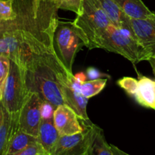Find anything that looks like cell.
I'll return each mask as SVG.
<instances>
[{"label":"cell","instance_id":"6da1fadb","mask_svg":"<svg viewBox=\"0 0 155 155\" xmlns=\"http://www.w3.org/2000/svg\"><path fill=\"white\" fill-rule=\"evenodd\" d=\"M15 18L0 34V54L25 70L36 59L54 53L59 22L58 0H12Z\"/></svg>","mask_w":155,"mask_h":155},{"label":"cell","instance_id":"7a4b0ae2","mask_svg":"<svg viewBox=\"0 0 155 155\" xmlns=\"http://www.w3.org/2000/svg\"><path fill=\"white\" fill-rule=\"evenodd\" d=\"M24 71L28 91L39 94L46 103L54 108L64 104L58 75L64 71H68L55 53L38 58Z\"/></svg>","mask_w":155,"mask_h":155},{"label":"cell","instance_id":"3957f363","mask_svg":"<svg viewBox=\"0 0 155 155\" xmlns=\"http://www.w3.org/2000/svg\"><path fill=\"white\" fill-rule=\"evenodd\" d=\"M71 24L84 46L93 49L97 39L112 24L97 0H81L80 10Z\"/></svg>","mask_w":155,"mask_h":155},{"label":"cell","instance_id":"277c9868","mask_svg":"<svg viewBox=\"0 0 155 155\" xmlns=\"http://www.w3.org/2000/svg\"><path fill=\"white\" fill-rule=\"evenodd\" d=\"M94 48H102L120 54L133 64L143 61H148L151 58L133 36L112 24L108 26L97 39Z\"/></svg>","mask_w":155,"mask_h":155},{"label":"cell","instance_id":"5b68a950","mask_svg":"<svg viewBox=\"0 0 155 155\" xmlns=\"http://www.w3.org/2000/svg\"><path fill=\"white\" fill-rule=\"evenodd\" d=\"M28 93L25 71L10 60V69L2 86V105L11 116H15L21 110Z\"/></svg>","mask_w":155,"mask_h":155},{"label":"cell","instance_id":"8992f818","mask_svg":"<svg viewBox=\"0 0 155 155\" xmlns=\"http://www.w3.org/2000/svg\"><path fill=\"white\" fill-rule=\"evenodd\" d=\"M83 46L84 44L74 30L71 22L59 21L53 35V50L56 58L71 74L76 54Z\"/></svg>","mask_w":155,"mask_h":155},{"label":"cell","instance_id":"52a82bcc","mask_svg":"<svg viewBox=\"0 0 155 155\" xmlns=\"http://www.w3.org/2000/svg\"><path fill=\"white\" fill-rule=\"evenodd\" d=\"M74 80L75 77L67 71L60 73L58 75V80L64 104L71 107L75 112L82 127L84 128L92 125L87 114L88 98L84 97L73 86Z\"/></svg>","mask_w":155,"mask_h":155},{"label":"cell","instance_id":"ba28073f","mask_svg":"<svg viewBox=\"0 0 155 155\" xmlns=\"http://www.w3.org/2000/svg\"><path fill=\"white\" fill-rule=\"evenodd\" d=\"M45 101L36 92H30L21 110L15 116L18 129L37 137L38 128L43 115Z\"/></svg>","mask_w":155,"mask_h":155},{"label":"cell","instance_id":"9c48e42d","mask_svg":"<svg viewBox=\"0 0 155 155\" xmlns=\"http://www.w3.org/2000/svg\"><path fill=\"white\" fill-rule=\"evenodd\" d=\"M94 124L84 127L82 133L72 136H59L57 143L47 155H88L94 133Z\"/></svg>","mask_w":155,"mask_h":155},{"label":"cell","instance_id":"30bf717a","mask_svg":"<svg viewBox=\"0 0 155 155\" xmlns=\"http://www.w3.org/2000/svg\"><path fill=\"white\" fill-rule=\"evenodd\" d=\"M129 25V34L152 57L155 52V12L145 18H130Z\"/></svg>","mask_w":155,"mask_h":155},{"label":"cell","instance_id":"8fae6325","mask_svg":"<svg viewBox=\"0 0 155 155\" xmlns=\"http://www.w3.org/2000/svg\"><path fill=\"white\" fill-rule=\"evenodd\" d=\"M53 123L59 136H72L82 133L84 130L75 112L65 104L54 109Z\"/></svg>","mask_w":155,"mask_h":155},{"label":"cell","instance_id":"7c38bea8","mask_svg":"<svg viewBox=\"0 0 155 155\" xmlns=\"http://www.w3.org/2000/svg\"><path fill=\"white\" fill-rule=\"evenodd\" d=\"M59 139V135L53 123V115L42 116L39 128L37 139L47 154H50Z\"/></svg>","mask_w":155,"mask_h":155},{"label":"cell","instance_id":"4fadbf2b","mask_svg":"<svg viewBox=\"0 0 155 155\" xmlns=\"http://www.w3.org/2000/svg\"><path fill=\"white\" fill-rule=\"evenodd\" d=\"M101 8L115 27L125 30L127 33L130 31L129 19L113 0H97Z\"/></svg>","mask_w":155,"mask_h":155},{"label":"cell","instance_id":"5bb4252c","mask_svg":"<svg viewBox=\"0 0 155 155\" xmlns=\"http://www.w3.org/2000/svg\"><path fill=\"white\" fill-rule=\"evenodd\" d=\"M134 98L140 105L155 110V80L141 77Z\"/></svg>","mask_w":155,"mask_h":155},{"label":"cell","instance_id":"9a60e30c","mask_svg":"<svg viewBox=\"0 0 155 155\" xmlns=\"http://www.w3.org/2000/svg\"><path fill=\"white\" fill-rule=\"evenodd\" d=\"M122 11L132 19L145 18L153 13L142 0H113Z\"/></svg>","mask_w":155,"mask_h":155},{"label":"cell","instance_id":"2e32d148","mask_svg":"<svg viewBox=\"0 0 155 155\" xmlns=\"http://www.w3.org/2000/svg\"><path fill=\"white\" fill-rule=\"evenodd\" d=\"M36 142H38L37 137L21 131L18 127L14 131L2 155L15 154Z\"/></svg>","mask_w":155,"mask_h":155},{"label":"cell","instance_id":"e0dca14e","mask_svg":"<svg viewBox=\"0 0 155 155\" xmlns=\"http://www.w3.org/2000/svg\"><path fill=\"white\" fill-rule=\"evenodd\" d=\"M88 155H114L109 144L105 139L102 129L94 125L92 139L88 148Z\"/></svg>","mask_w":155,"mask_h":155},{"label":"cell","instance_id":"ac0fdd59","mask_svg":"<svg viewBox=\"0 0 155 155\" xmlns=\"http://www.w3.org/2000/svg\"><path fill=\"white\" fill-rule=\"evenodd\" d=\"M18 127L15 117L11 116L3 107V120L0 125V155L3 154L14 131Z\"/></svg>","mask_w":155,"mask_h":155},{"label":"cell","instance_id":"d6986e66","mask_svg":"<svg viewBox=\"0 0 155 155\" xmlns=\"http://www.w3.org/2000/svg\"><path fill=\"white\" fill-rule=\"evenodd\" d=\"M107 79H95L89 81H80L75 77L73 86L84 97L88 98L100 93L106 85Z\"/></svg>","mask_w":155,"mask_h":155},{"label":"cell","instance_id":"ffe728a7","mask_svg":"<svg viewBox=\"0 0 155 155\" xmlns=\"http://www.w3.org/2000/svg\"><path fill=\"white\" fill-rule=\"evenodd\" d=\"M15 16L12 0H0V24L5 27V24L13 21Z\"/></svg>","mask_w":155,"mask_h":155},{"label":"cell","instance_id":"44dd1931","mask_svg":"<svg viewBox=\"0 0 155 155\" xmlns=\"http://www.w3.org/2000/svg\"><path fill=\"white\" fill-rule=\"evenodd\" d=\"M117 84L130 96L134 97L138 89V80L132 77H124L117 81Z\"/></svg>","mask_w":155,"mask_h":155},{"label":"cell","instance_id":"7402d4cb","mask_svg":"<svg viewBox=\"0 0 155 155\" xmlns=\"http://www.w3.org/2000/svg\"><path fill=\"white\" fill-rule=\"evenodd\" d=\"M46 152L42 145L39 143V142H36L35 143L32 144L30 146L27 147L26 148L23 149L22 151H18L13 154L9 155H47Z\"/></svg>","mask_w":155,"mask_h":155},{"label":"cell","instance_id":"603a6c76","mask_svg":"<svg viewBox=\"0 0 155 155\" xmlns=\"http://www.w3.org/2000/svg\"><path fill=\"white\" fill-rule=\"evenodd\" d=\"M59 8L71 11L77 15L80 10L81 0H58Z\"/></svg>","mask_w":155,"mask_h":155},{"label":"cell","instance_id":"cb8c5ba5","mask_svg":"<svg viewBox=\"0 0 155 155\" xmlns=\"http://www.w3.org/2000/svg\"><path fill=\"white\" fill-rule=\"evenodd\" d=\"M10 69V59L7 56L0 54V82L3 86Z\"/></svg>","mask_w":155,"mask_h":155},{"label":"cell","instance_id":"d4e9b609","mask_svg":"<svg viewBox=\"0 0 155 155\" xmlns=\"http://www.w3.org/2000/svg\"><path fill=\"white\" fill-rule=\"evenodd\" d=\"M110 147H111V150H112V153H113L114 155H130L127 154V153H126L125 151H122L121 149H119L118 147L115 146V145H110Z\"/></svg>","mask_w":155,"mask_h":155},{"label":"cell","instance_id":"484cf974","mask_svg":"<svg viewBox=\"0 0 155 155\" xmlns=\"http://www.w3.org/2000/svg\"><path fill=\"white\" fill-rule=\"evenodd\" d=\"M148 61H149V63H150V67H151V68H152L153 74L154 75V77H155V52H154V54H153V55L152 56L150 59H149Z\"/></svg>","mask_w":155,"mask_h":155},{"label":"cell","instance_id":"4316f807","mask_svg":"<svg viewBox=\"0 0 155 155\" xmlns=\"http://www.w3.org/2000/svg\"><path fill=\"white\" fill-rule=\"evenodd\" d=\"M3 120V107L2 104L0 103V125H1L2 122Z\"/></svg>","mask_w":155,"mask_h":155},{"label":"cell","instance_id":"83f0119b","mask_svg":"<svg viewBox=\"0 0 155 155\" xmlns=\"http://www.w3.org/2000/svg\"><path fill=\"white\" fill-rule=\"evenodd\" d=\"M2 88L0 87V103L2 101Z\"/></svg>","mask_w":155,"mask_h":155},{"label":"cell","instance_id":"f1b7e54d","mask_svg":"<svg viewBox=\"0 0 155 155\" xmlns=\"http://www.w3.org/2000/svg\"><path fill=\"white\" fill-rule=\"evenodd\" d=\"M3 30H4V26H3L2 24H0V34L2 33Z\"/></svg>","mask_w":155,"mask_h":155},{"label":"cell","instance_id":"f546056e","mask_svg":"<svg viewBox=\"0 0 155 155\" xmlns=\"http://www.w3.org/2000/svg\"><path fill=\"white\" fill-rule=\"evenodd\" d=\"M0 87L2 88V84H1V82H0Z\"/></svg>","mask_w":155,"mask_h":155}]
</instances>
